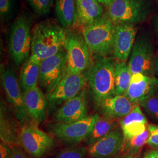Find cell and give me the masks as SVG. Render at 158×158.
Instances as JSON below:
<instances>
[{
  "mask_svg": "<svg viewBox=\"0 0 158 158\" xmlns=\"http://www.w3.org/2000/svg\"><path fill=\"white\" fill-rule=\"evenodd\" d=\"M67 30L51 21L36 24L32 32L31 55L40 62L55 55L64 48Z\"/></svg>",
  "mask_w": 158,
  "mask_h": 158,
  "instance_id": "6da1fadb",
  "label": "cell"
},
{
  "mask_svg": "<svg viewBox=\"0 0 158 158\" xmlns=\"http://www.w3.org/2000/svg\"><path fill=\"white\" fill-rule=\"evenodd\" d=\"M96 105L100 107L115 94V61L112 57H101L91 64L84 73Z\"/></svg>",
  "mask_w": 158,
  "mask_h": 158,
  "instance_id": "7a4b0ae2",
  "label": "cell"
},
{
  "mask_svg": "<svg viewBox=\"0 0 158 158\" xmlns=\"http://www.w3.org/2000/svg\"><path fill=\"white\" fill-rule=\"evenodd\" d=\"M115 25L107 15L83 28V36L91 53L107 57L113 52Z\"/></svg>",
  "mask_w": 158,
  "mask_h": 158,
  "instance_id": "3957f363",
  "label": "cell"
},
{
  "mask_svg": "<svg viewBox=\"0 0 158 158\" xmlns=\"http://www.w3.org/2000/svg\"><path fill=\"white\" fill-rule=\"evenodd\" d=\"M151 9L149 0H112L108 6L107 15L115 25H134L145 21Z\"/></svg>",
  "mask_w": 158,
  "mask_h": 158,
  "instance_id": "277c9868",
  "label": "cell"
},
{
  "mask_svg": "<svg viewBox=\"0 0 158 158\" xmlns=\"http://www.w3.org/2000/svg\"><path fill=\"white\" fill-rule=\"evenodd\" d=\"M31 18L23 14L18 17L12 25L9 49L12 58L17 65L27 60L31 51Z\"/></svg>",
  "mask_w": 158,
  "mask_h": 158,
  "instance_id": "5b68a950",
  "label": "cell"
},
{
  "mask_svg": "<svg viewBox=\"0 0 158 158\" xmlns=\"http://www.w3.org/2000/svg\"><path fill=\"white\" fill-rule=\"evenodd\" d=\"M64 49L67 53L66 73L82 74L90 67L91 52L83 34L67 30Z\"/></svg>",
  "mask_w": 158,
  "mask_h": 158,
  "instance_id": "8992f818",
  "label": "cell"
},
{
  "mask_svg": "<svg viewBox=\"0 0 158 158\" xmlns=\"http://www.w3.org/2000/svg\"><path fill=\"white\" fill-rule=\"evenodd\" d=\"M99 117L96 114L71 123L57 122L51 126V133L63 142L75 145L87 140Z\"/></svg>",
  "mask_w": 158,
  "mask_h": 158,
  "instance_id": "52a82bcc",
  "label": "cell"
},
{
  "mask_svg": "<svg viewBox=\"0 0 158 158\" xmlns=\"http://www.w3.org/2000/svg\"><path fill=\"white\" fill-rule=\"evenodd\" d=\"M67 72V53L65 49L40 63L39 83L47 95L55 90Z\"/></svg>",
  "mask_w": 158,
  "mask_h": 158,
  "instance_id": "ba28073f",
  "label": "cell"
},
{
  "mask_svg": "<svg viewBox=\"0 0 158 158\" xmlns=\"http://www.w3.org/2000/svg\"><path fill=\"white\" fill-rule=\"evenodd\" d=\"M19 141L23 149L34 158L44 157L55 147L53 138L35 124H24L20 131Z\"/></svg>",
  "mask_w": 158,
  "mask_h": 158,
  "instance_id": "9c48e42d",
  "label": "cell"
},
{
  "mask_svg": "<svg viewBox=\"0 0 158 158\" xmlns=\"http://www.w3.org/2000/svg\"><path fill=\"white\" fill-rule=\"evenodd\" d=\"M130 56L128 65L132 74L155 75L156 57L154 56L152 44L148 39L143 36L136 40Z\"/></svg>",
  "mask_w": 158,
  "mask_h": 158,
  "instance_id": "30bf717a",
  "label": "cell"
},
{
  "mask_svg": "<svg viewBox=\"0 0 158 158\" xmlns=\"http://www.w3.org/2000/svg\"><path fill=\"white\" fill-rule=\"evenodd\" d=\"M1 78L7 100L12 106L15 117L21 123L26 124L29 117L25 107L23 93L15 74L11 69L1 65Z\"/></svg>",
  "mask_w": 158,
  "mask_h": 158,
  "instance_id": "8fae6325",
  "label": "cell"
},
{
  "mask_svg": "<svg viewBox=\"0 0 158 158\" xmlns=\"http://www.w3.org/2000/svg\"><path fill=\"white\" fill-rule=\"evenodd\" d=\"M85 83L83 74L66 73L55 90L47 95L51 108L57 107L77 96L83 89Z\"/></svg>",
  "mask_w": 158,
  "mask_h": 158,
  "instance_id": "7c38bea8",
  "label": "cell"
},
{
  "mask_svg": "<svg viewBox=\"0 0 158 158\" xmlns=\"http://www.w3.org/2000/svg\"><path fill=\"white\" fill-rule=\"evenodd\" d=\"M158 89L156 77L142 73L133 74L130 87L124 95L134 104H139L155 95Z\"/></svg>",
  "mask_w": 158,
  "mask_h": 158,
  "instance_id": "4fadbf2b",
  "label": "cell"
},
{
  "mask_svg": "<svg viewBox=\"0 0 158 158\" xmlns=\"http://www.w3.org/2000/svg\"><path fill=\"white\" fill-rule=\"evenodd\" d=\"M124 136L123 131L114 130L99 140L89 145L88 155L93 158H110L124 147Z\"/></svg>",
  "mask_w": 158,
  "mask_h": 158,
  "instance_id": "5bb4252c",
  "label": "cell"
},
{
  "mask_svg": "<svg viewBox=\"0 0 158 158\" xmlns=\"http://www.w3.org/2000/svg\"><path fill=\"white\" fill-rule=\"evenodd\" d=\"M136 29L134 24L115 25L113 53L116 60L126 62L131 55L135 43Z\"/></svg>",
  "mask_w": 158,
  "mask_h": 158,
  "instance_id": "9a60e30c",
  "label": "cell"
},
{
  "mask_svg": "<svg viewBox=\"0 0 158 158\" xmlns=\"http://www.w3.org/2000/svg\"><path fill=\"white\" fill-rule=\"evenodd\" d=\"M88 117L86 89L64 102L57 111L56 119L59 123H71Z\"/></svg>",
  "mask_w": 158,
  "mask_h": 158,
  "instance_id": "2e32d148",
  "label": "cell"
},
{
  "mask_svg": "<svg viewBox=\"0 0 158 158\" xmlns=\"http://www.w3.org/2000/svg\"><path fill=\"white\" fill-rule=\"evenodd\" d=\"M25 107L29 117L36 123H41L46 119L48 99L37 86L23 91Z\"/></svg>",
  "mask_w": 158,
  "mask_h": 158,
  "instance_id": "e0dca14e",
  "label": "cell"
},
{
  "mask_svg": "<svg viewBox=\"0 0 158 158\" xmlns=\"http://www.w3.org/2000/svg\"><path fill=\"white\" fill-rule=\"evenodd\" d=\"M104 16L103 6L96 0H76L74 27H85Z\"/></svg>",
  "mask_w": 158,
  "mask_h": 158,
  "instance_id": "ac0fdd59",
  "label": "cell"
},
{
  "mask_svg": "<svg viewBox=\"0 0 158 158\" xmlns=\"http://www.w3.org/2000/svg\"><path fill=\"white\" fill-rule=\"evenodd\" d=\"M120 125L124 140L141 134L148 127L147 118L139 104H136L132 110L123 117L120 122Z\"/></svg>",
  "mask_w": 158,
  "mask_h": 158,
  "instance_id": "d6986e66",
  "label": "cell"
},
{
  "mask_svg": "<svg viewBox=\"0 0 158 158\" xmlns=\"http://www.w3.org/2000/svg\"><path fill=\"white\" fill-rule=\"evenodd\" d=\"M20 132L17 124L8 111L5 103L1 102L0 109V138L8 146H19Z\"/></svg>",
  "mask_w": 158,
  "mask_h": 158,
  "instance_id": "ffe728a7",
  "label": "cell"
},
{
  "mask_svg": "<svg viewBox=\"0 0 158 158\" xmlns=\"http://www.w3.org/2000/svg\"><path fill=\"white\" fill-rule=\"evenodd\" d=\"M135 105L125 95H114L102 102L100 107L104 116L115 119L127 115Z\"/></svg>",
  "mask_w": 158,
  "mask_h": 158,
  "instance_id": "44dd1931",
  "label": "cell"
},
{
  "mask_svg": "<svg viewBox=\"0 0 158 158\" xmlns=\"http://www.w3.org/2000/svg\"><path fill=\"white\" fill-rule=\"evenodd\" d=\"M40 63L31 56L24 63L20 74V85L23 91L37 87L40 79Z\"/></svg>",
  "mask_w": 158,
  "mask_h": 158,
  "instance_id": "7402d4cb",
  "label": "cell"
},
{
  "mask_svg": "<svg viewBox=\"0 0 158 158\" xmlns=\"http://www.w3.org/2000/svg\"><path fill=\"white\" fill-rule=\"evenodd\" d=\"M55 11L58 21L63 28L73 27L76 15V0H56Z\"/></svg>",
  "mask_w": 158,
  "mask_h": 158,
  "instance_id": "603a6c76",
  "label": "cell"
},
{
  "mask_svg": "<svg viewBox=\"0 0 158 158\" xmlns=\"http://www.w3.org/2000/svg\"><path fill=\"white\" fill-rule=\"evenodd\" d=\"M132 78L128 65L125 62L115 61V94L124 95L130 87Z\"/></svg>",
  "mask_w": 158,
  "mask_h": 158,
  "instance_id": "cb8c5ba5",
  "label": "cell"
},
{
  "mask_svg": "<svg viewBox=\"0 0 158 158\" xmlns=\"http://www.w3.org/2000/svg\"><path fill=\"white\" fill-rule=\"evenodd\" d=\"M114 127L115 121L114 119L105 116L102 117H100L94 125L86 141L89 145L93 143L111 132L114 130Z\"/></svg>",
  "mask_w": 158,
  "mask_h": 158,
  "instance_id": "d4e9b609",
  "label": "cell"
},
{
  "mask_svg": "<svg viewBox=\"0 0 158 158\" xmlns=\"http://www.w3.org/2000/svg\"><path fill=\"white\" fill-rule=\"evenodd\" d=\"M149 136V131L148 127L147 130L141 134L124 140L125 150L127 151V154L136 155V154L138 153L139 150L143 147L145 143H147Z\"/></svg>",
  "mask_w": 158,
  "mask_h": 158,
  "instance_id": "484cf974",
  "label": "cell"
},
{
  "mask_svg": "<svg viewBox=\"0 0 158 158\" xmlns=\"http://www.w3.org/2000/svg\"><path fill=\"white\" fill-rule=\"evenodd\" d=\"M87 154V148L75 145L63 149L53 158H85Z\"/></svg>",
  "mask_w": 158,
  "mask_h": 158,
  "instance_id": "4316f807",
  "label": "cell"
},
{
  "mask_svg": "<svg viewBox=\"0 0 158 158\" xmlns=\"http://www.w3.org/2000/svg\"><path fill=\"white\" fill-rule=\"evenodd\" d=\"M34 12L39 16H45L51 12L53 0H27Z\"/></svg>",
  "mask_w": 158,
  "mask_h": 158,
  "instance_id": "83f0119b",
  "label": "cell"
},
{
  "mask_svg": "<svg viewBox=\"0 0 158 158\" xmlns=\"http://www.w3.org/2000/svg\"><path fill=\"white\" fill-rule=\"evenodd\" d=\"M139 105L150 117L158 121V96L154 95Z\"/></svg>",
  "mask_w": 158,
  "mask_h": 158,
  "instance_id": "f1b7e54d",
  "label": "cell"
},
{
  "mask_svg": "<svg viewBox=\"0 0 158 158\" xmlns=\"http://www.w3.org/2000/svg\"><path fill=\"white\" fill-rule=\"evenodd\" d=\"M149 136L147 142V144L154 148H158V125H148Z\"/></svg>",
  "mask_w": 158,
  "mask_h": 158,
  "instance_id": "f546056e",
  "label": "cell"
},
{
  "mask_svg": "<svg viewBox=\"0 0 158 158\" xmlns=\"http://www.w3.org/2000/svg\"><path fill=\"white\" fill-rule=\"evenodd\" d=\"M11 0H0V15L2 19L8 17L11 13Z\"/></svg>",
  "mask_w": 158,
  "mask_h": 158,
  "instance_id": "4dcf8cb0",
  "label": "cell"
},
{
  "mask_svg": "<svg viewBox=\"0 0 158 158\" xmlns=\"http://www.w3.org/2000/svg\"><path fill=\"white\" fill-rule=\"evenodd\" d=\"M0 158H12V149L5 143H0Z\"/></svg>",
  "mask_w": 158,
  "mask_h": 158,
  "instance_id": "1f68e13d",
  "label": "cell"
},
{
  "mask_svg": "<svg viewBox=\"0 0 158 158\" xmlns=\"http://www.w3.org/2000/svg\"><path fill=\"white\" fill-rule=\"evenodd\" d=\"M12 158H30L28 153L19 146H14L11 148Z\"/></svg>",
  "mask_w": 158,
  "mask_h": 158,
  "instance_id": "d6a6232c",
  "label": "cell"
},
{
  "mask_svg": "<svg viewBox=\"0 0 158 158\" xmlns=\"http://www.w3.org/2000/svg\"><path fill=\"white\" fill-rule=\"evenodd\" d=\"M143 158H158V150H152L148 152Z\"/></svg>",
  "mask_w": 158,
  "mask_h": 158,
  "instance_id": "836d02e7",
  "label": "cell"
},
{
  "mask_svg": "<svg viewBox=\"0 0 158 158\" xmlns=\"http://www.w3.org/2000/svg\"><path fill=\"white\" fill-rule=\"evenodd\" d=\"M152 25L155 33L158 36V14L155 16L153 19Z\"/></svg>",
  "mask_w": 158,
  "mask_h": 158,
  "instance_id": "e575fe53",
  "label": "cell"
},
{
  "mask_svg": "<svg viewBox=\"0 0 158 158\" xmlns=\"http://www.w3.org/2000/svg\"><path fill=\"white\" fill-rule=\"evenodd\" d=\"M96 1H97L102 5H105V6H108L111 3L112 0H96Z\"/></svg>",
  "mask_w": 158,
  "mask_h": 158,
  "instance_id": "d590c367",
  "label": "cell"
},
{
  "mask_svg": "<svg viewBox=\"0 0 158 158\" xmlns=\"http://www.w3.org/2000/svg\"><path fill=\"white\" fill-rule=\"evenodd\" d=\"M155 75L158 77V54L156 56L155 63Z\"/></svg>",
  "mask_w": 158,
  "mask_h": 158,
  "instance_id": "8d00e7d4",
  "label": "cell"
},
{
  "mask_svg": "<svg viewBox=\"0 0 158 158\" xmlns=\"http://www.w3.org/2000/svg\"><path fill=\"white\" fill-rule=\"evenodd\" d=\"M123 158H137V156L134 155H131V154H127L125 155L124 157Z\"/></svg>",
  "mask_w": 158,
  "mask_h": 158,
  "instance_id": "74e56055",
  "label": "cell"
},
{
  "mask_svg": "<svg viewBox=\"0 0 158 158\" xmlns=\"http://www.w3.org/2000/svg\"><path fill=\"white\" fill-rule=\"evenodd\" d=\"M157 1H158V0H157Z\"/></svg>",
  "mask_w": 158,
  "mask_h": 158,
  "instance_id": "f35d334b",
  "label": "cell"
}]
</instances>
